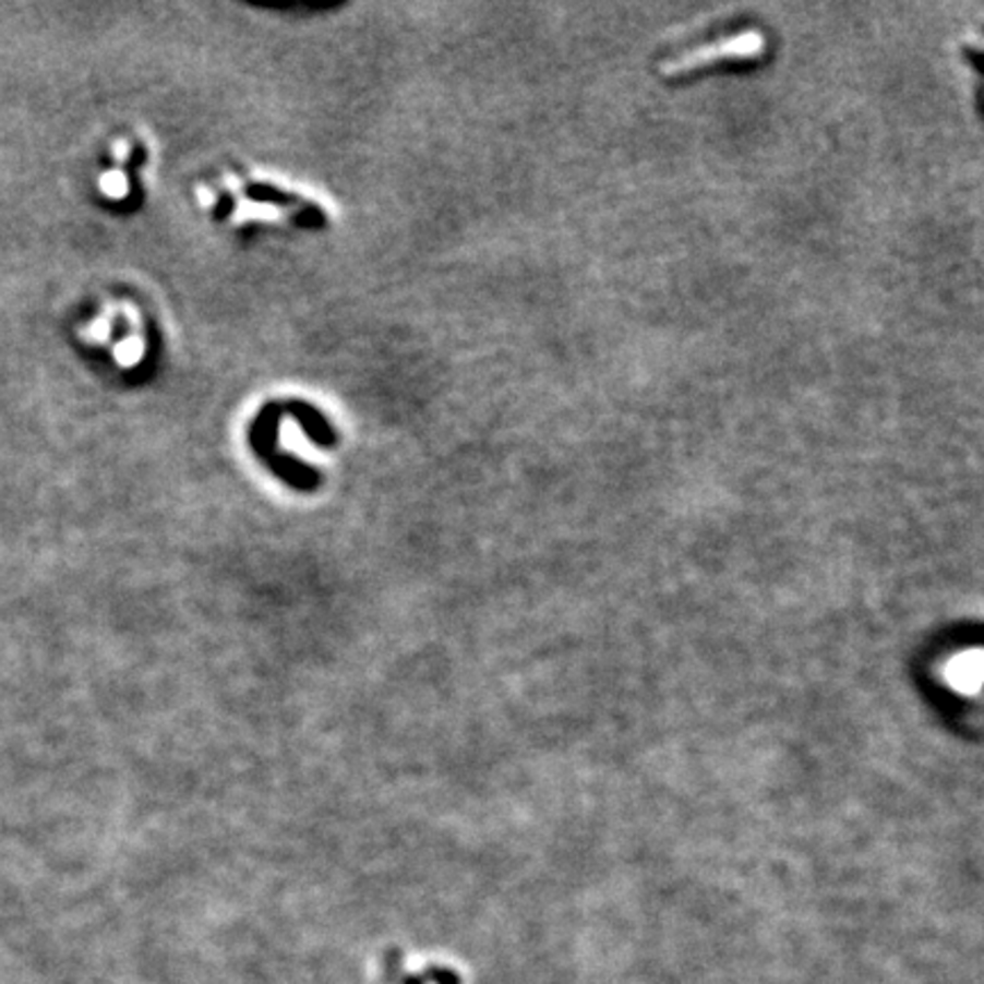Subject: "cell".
I'll use <instances>...</instances> for the list:
<instances>
[{"label":"cell","mask_w":984,"mask_h":984,"mask_svg":"<svg viewBox=\"0 0 984 984\" xmlns=\"http://www.w3.org/2000/svg\"><path fill=\"white\" fill-rule=\"evenodd\" d=\"M768 41L759 28H743L732 35H722L716 41L682 50L677 56H670L659 64V71L668 77L693 73L718 62H739L755 60L766 50Z\"/></svg>","instance_id":"1"},{"label":"cell","mask_w":984,"mask_h":984,"mask_svg":"<svg viewBox=\"0 0 984 984\" xmlns=\"http://www.w3.org/2000/svg\"><path fill=\"white\" fill-rule=\"evenodd\" d=\"M982 670H984V663H982L980 650L960 652L948 661L946 680L955 691H960L962 695H977V691L982 688Z\"/></svg>","instance_id":"2"}]
</instances>
